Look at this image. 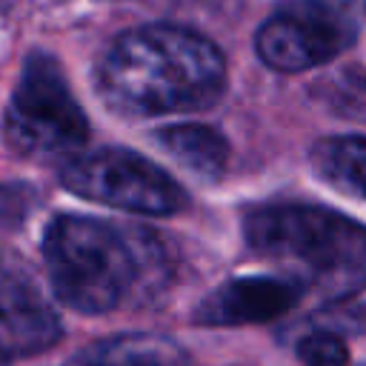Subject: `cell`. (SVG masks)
Segmentation results:
<instances>
[{
    "mask_svg": "<svg viewBox=\"0 0 366 366\" xmlns=\"http://www.w3.org/2000/svg\"><path fill=\"white\" fill-rule=\"evenodd\" d=\"M157 146H163L174 160H180L186 169H192L194 174L203 177H217L226 166L229 157V146L226 140L200 123H180V126H169L160 129L157 134Z\"/></svg>",
    "mask_w": 366,
    "mask_h": 366,
    "instance_id": "10",
    "label": "cell"
},
{
    "mask_svg": "<svg viewBox=\"0 0 366 366\" xmlns=\"http://www.w3.org/2000/svg\"><path fill=\"white\" fill-rule=\"evenodd\" d=\"M6 143L26 157H51L74 152L89 137V123L77 106L60 66L49 54H31L23 63L14 94L3 117Z\"/></svg>",
    "mask_w": 366,
    "mask_h": 366,
    "instance_id": "4",
    "label": "cell"
},
{
    "mask_svg": "<svg viewBox=\"0 0 366 366\" xmlns=\"http://www.w3.org/2000/svg\"><path fill=\"white\" fill-rule=\"evenodd\" d=\"M69 366H192V360L172 337L129 332L92 343Z\"/></svg>",
    "mask_w": 366,
    "mask_h": 366,
    "instance_id": "9",
    "label": "cell"
},
{
    "mask_svg": "<svg viewBox=\"0 0 366 366\" xmlns=\"http://www.w3.org/2000/svg\"><path fill=\"white\" fill-rule=\"evenodd\" d=\"M0 366H9V363H6V360H0Z\"/></svg>",
    "mask_w": 366,
    "mask_h": 366,
    "instance_id": "15",
    "label": "cell"
},
{
    "mask_svg": "<svg viewBox=\"0 0 366 366\" xmlns=\"http://www.w3.org/2000/svg\"><path fill=\"white\" fill-rule=\"evenodd\" d=\"M60 180L77 197L106 203L134 214H174L186 206V192L152 160L126 149H100L63 166Z\"/></svg>",
    "mask_w": 366,
    "mask_h": 366,
    "instance_id": "5",
    "label": "cell"
},
{
    "mask_svg": "<svg viewBox=\"0 0 366 366\" xmlns=\"http://www.w3.org/2000/svg\"><path fill=\"white\" fill-rule=\"evenodd\" d=\"M303 297V289L289 277L274 274H249L234 277L206 295L194 309V323L200 326H246V323H266L289 309Z\"/></svg>",
    "mask_w": 366,
    "mask_h": 366,
    "instance_id": "8",
    "label": "cell"
},
{
    "mask_svg": "<svg viewBox=\"0 0 366 366\" xmlns=\"http://www.w3.org/2000/svg\"><path fill=\"white\" fill-rule=\"evenodd\" d=\"M243 232L249 249L283 266L303 292L335 303L366 289V226L346 214L303 203L263 206Z\"/></svg>",
    "mask_w": 366,
    "mask_h": 366,
    "instance_id": "3",
    "label": "cell"
},
{
    "mask_svg": "<svg viewBox=\"0 0 366 366\" xmlns=\"http://www.w3.org/2000/svg\"><path fill=\"white\" fill-rule=\"evenodd\" d=\"M315 172L337 192L366 197V137H326L312 149Z\"/></svg>",
    "mask_w": 366,
    "mask_h": 366,
    "instance_id": "11",
    "label": "cell"
},
{
    "mask_svg": "<svg viewBox=\"0 0 366 366\" xmlns=\"http://www.w3.org/2000/svg\"><path fill=\"white\" fill-rule=\"evenodd\" d=\"M60 335V317L29 269L0 249V360L46 352Z\"/></svg>",
    "mask_w": 366,
    "mask_h": 366,
    "instance_id": "7",
    "label": "cell"
},
{
    "mask_svg": "<svg viewBox=\"0 0 366 366\" xmlns=\"http://www.w3.org/2000/svg\"><path fill=\"white\" fill-rule=\"evenodd\" d=\"M97 80L112 106L134 114L203 109L226 83L220 49L197 31L152 23L123 31L103 54Z\"/></svg>",
    "mask_w": 366,
    "mask_h": 366,
    "instance_id": "1",
    "label": "cell"
},
{
    "mask_svg": "<svg viewBox=\"0 0 366 366\" xmlns=\"http://www.w3.org/2000/svg\"><path fill=\"white\" fill-rule=\"evenodd\" d=\"M54 295L80 315H106L160 280V243L152 232L100 217L60 214L43 237Z\"/></svg>",
    "mask_w": 366,
    "mask_h": 366,
    "instance_id": "2",
    "label": "cell"
},
{
    "mask_svg": "<svg viewBox=\"0 0 366 366\" xmlns=\"http://www.w3.org/2000/svg\"><path fill=\"white\" fill-rule=\"evenodd\" d=\"M355 40V23L340 3L289 0L254 37L257 54L269 69L303 71L337 57Z\"/></svg>",
    "mask_w": 366,
    "mask_h": 366,
    "instance_id": "6",
    "label": "cell"
},
{
    "mask_svg": "<svg viewBox=\"0 0 366 366\" xmlns=\"http://www.w3.org/2000/svg\"><path fill=\"white\" fill-rule=\"evenodd\" d=\"M26 217V197L20 189H0V223Z\"/></svg>",
    "mask_w": 366,
    "mask_h": 366,
    "instance_id": "13",
    "label": "cell"
},
{
    "mask_svg": "<svg viewBox=\"0 0 366 366\" xmlns=\"http://www.w3.org/2000/svg\"><path fill=\"white\" fill-rule=\"evenodd\" d=\"M349 3H352V6H355V9H360V11H363V14H366V0H349Z\"/></svg>",
    "mask_w": 366,
    "mask_h": 366,
    "instance_id": "14",
    "label": "cell"
},
{
    "mask_svg": "<svg viewBox=\"0 0 366 366\" xmlns=\"http://www.w3.org/2000/svg\"><path fill=\"white\" fill-rule=\"evenodd\" d=\"M297 357L300 366H352L343 337L329 329L306 332L297 340Z\"/></svg>",
    "mask_w": 366,
    "mask_h": 366,
    "instance_id": "12",
    "label": "cell"
}]
</instances>
